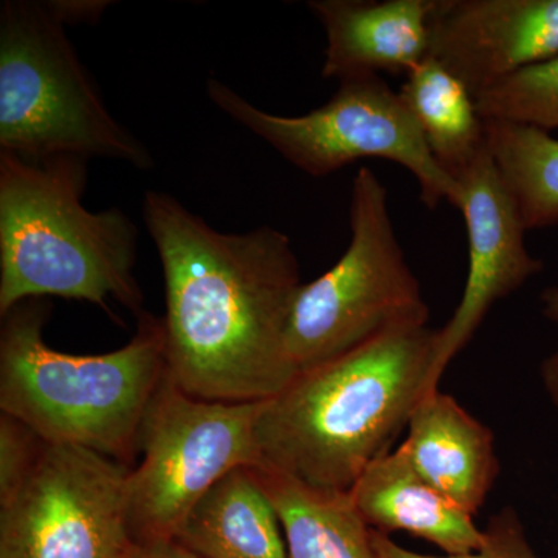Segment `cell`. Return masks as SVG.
<instances>
[{
  "instance_id": "obj_1",
  "label": "cell",
  "mask_w": 558,
  "mask_h": 558,
  "mask_svg": "<svg viewBox=\"0 0 558 558\" xmlns=\"http://www.w3.org/2000/svg\"><path fill=\"white\" fill-rule=\"evenodd\" d=\"M143 218L163 269L168 377L218 402H260L288 387L299 373L286 336L303 286L288 234L220 233L160 191L145 194Z\"/></svg>"
},
{
  "instance_id": "obj_2",
  "label": "cell",
  "mask_w": 558,
  "mask_h": 558,
  "mask_svg": "<svg viewBox=\"0 0 558 558\" xmlns=\"http://www.w3.org/2000/svg\"><path fill=\"white\" fill-rule=\"evenodd\" d=\"M439 329L392 326L360 347L301 371L260 400V465L301 483L349 492L371 462L388 453L429 391Z\"/></svg>"
},
{
  "instance_id": "obj_3",
  "label": "cell",
  "mask_w": 558,
  "mask_h": 558,
  "mask_svg": "<svg viewBox=\"0 0 558 558\" xmlns=\"http://www.w3.org/2000/svg\"><path fill=\"white\" fill-rule=\"evenodd\" d=\"M87 159L0 153V317L25 300L109 303L145 314L137 226L120 208L84 207Z\"/></svg>"
},
{
  "instance_id": "obj_4",
  "label": "cell",
  "mask_w": 558,
  "mask_h": 558,
  "mask_svg": "<svg viewBox=\"0 0 558 558\" xmlns=\"http://www.w3.org/2000/svg\"><path fill=\"white\" fill-rule=\"evenodd\" d=\"M49 301H22L2 315L0 410L46 440L130 468L140 429L167 376L163 319L140 315L134 337L100 355L54 351L44 339Z\"/></svg>"
},
{
  "instance_id": "obj_5",
  "label": "cell",
  "mask_w": 558,
  "mask_h": 558,
  "mask_svg": "<svg viewBox=\"0 0 558 558\" xmlns=\"http://www.w3.org/2000/svg\"><path fill=\"white\" fill-rule=\"evenodd\" d=\"M64 27L47 2L0 7V153L100 157L149 170V150L106 108Z\"/></svg>"
},
{
  "instance_id": "obj_6",
  "label": "cell",
  "mask_w": 558,
  "mask_h": 558,
  "mask_svg": "<svg viewBox=\"0 0 558 558\" xmlns=\"http://www.w3.org/2000/svg\"><path fill=\"white\" fill-rule=\"evenodd\" d=\"M351 241L325 275L301 286L290 314L286 352L296 373L360 347L392 326L428 322L429 310L407 263L376 172L352 180Z\"/></svg>"
},
{
  "instance_id": "obj_7",
  "label": "cell",
  "mask_w": 558,
  "mask_h": 558,
  "mask_svg": "<svg viewBox=\"0 0 558 558\" xmlns=\"http://www.w3.org/2000/svg\"><path fill=\"white\" fill-rule=\"evenodd\" d=\"M209 100L231 120L312 178H326L362 159L395 161L414 175L425 207L461 208V186L433 159L413 113L379 75L341 80L322 108L306 116L266 112L222 81H207Z\"/></svg>"
},
{
  "instance_id": "obj_8",
  "label": "cell",
  "mask_w": 558,
  "mask_h": 558,
  "mask_svg": "<svg viewBox=\"0 0 558 558\" xmlns=\"http://www.w3.org/2000/svg\"><path fill=\"white\" fill-rule=\"evenodd\" d=\"M260 402L186 395L165 376L140 429L142 462L126 480L134 542L171 539L194 506L231 470L258 468Z\"/></svg>"
},
{
  "instance_id": "obj_9",
  "label": "cell",
  "mask_w": 558,
  "mask_h": 558,
  "mask_svg": "<svg viewBox=\"0 0 558 558\" xmlns=\"http://www.w3.org/2000/svg\"><path fill=\"white\" fill-rule=\"evenodd\" d=\"M131 468L47 444L16 497L0 506V558H130Z\"/></svg>"
},
{
  "instance_id": "obj_10",
  "label": "cell",
  "mask_w": 558,
  "mask_h": 558,
  "mask_svg": "<svg viewBox=\"0 0 558 558\" xmlns=\"http://www.w3.org/2000/svg\"><path fill=\"white\" fill-rule=\"evenodd\" d=\"M458 185L462 193L459 211L468 229L469 271L457 310L439 329L429 391L439 389L447 366L472 341L488 311L543 270L542 260L524 244L526 227L487 146Z\"/></svg>"
},
{
  "instance_id": "obj_11",
  "label": "cell",
  "mask_w": 558,
  "mask_h": 558,
  "mask_svg": "<svg viewBox=\"0 0 558 558\" xmlns=\"http://www.w3.org/2000/svg\"><path fill=\"white\" fill-rule=\"evenodd\" d=\"M429 57L475 98L558 57V0H433Z\"/></svg>"
},
{
  "instance_id": "obj_12",
  "label": "cell",
  "mask_w": 558,
  "mask_h": 558,
  "mask_svg": "<svg viewBox=\"0 0 558 558\" xmlns=\"http://www.w3.org/2000/svg\"><path fill=\"white\" fill-rule=\"evenodd\" d=\"M326 33L323 78L407 75L429 57L433 0H312Z\"/></svg>"
},
{
  "instance_id": "obj_13",
  "label": "cell",
  "mask_w": 558,
  "mask_h": 558,
  "mask_svg": "<svg viewBox=\"0 0 558 558\" xmlns=\"http://www.w3.org/2000/svg\"><path fill=\"white\" fill-rule=\"evenodd\" d=\"M402 449L429 486L475 515L497 480L494 433L436 389L418 400Z\"/></svg>"
},
{
  "instance_id": "obj_14",
  "label": "cell",
  "mask_w": 558,
  "mask_h": 558,
  "mask_svg": "<svg viewBox=\"0 0 558 558\" xmlns=\"http://www.w3.org/2000/svg\"><path fill=\"white\" fill-rule=\"evenodd\" d=\"M349 492L374 531L409 532L447 556H465L486 545V532L473 515L429 486L402 447L371 462Z\"/></svg>"
},
{
  "instance_id": "obj_15",
  "label": "cell",
  "mask_w": 558,
  "mask_h": 558,
  "mask_svg": "<svg viewBox=\"0 0 558 558\" xmlns=\"http://www.w3.org/2000/svg\"><path fill=\"white\" fill-rule=\"evenodd\" d=\"M174 539L201 558H289L277 510L248 465L209 488Z\"/></svg>"
},
{
  "instance_id": "obj_16",
  "label": "cell",
  "mask_w": 558,
  "mask_h": 558,
  "mask_svg": "<svg viewBox=\"0 0 558 558\" xmlns=\"http://www.w3.org/2000/svg\"><path fill=\"white\" fill-rule=\"evenodd\" d=\"M255 470L281 521L289 558H380L374 529L351 492L310 486L263 465Z\"/></svg>"
},
{
  "instance_id": "obj_17",
  "label": "cell",
  "mask_w": 558,
  "mask_h": 558,
  "mask_svg": "<svg viewBox=\"0 0 558 558\" xmlns=\"http://www.w3.org/2000/svg\"><path fill=\"white\" fill-rule=\"evenodd\" d=\"M433 159L453 182L486 149V124L468 87L428 57L405 75L399 90Z\"/></svg>"
},
{
  "instance_id": "obj_18",
  "label": "cell",
  "mask_w": 558,
  "mask_h": 558,
  "mask_svg": "<svg viewBox=\"0 0 558 558\" xmlns=\"http://www.w3.org/2000/svg\"><path fill=\"white\" fill-rule=\"evenodd\" d=\"M488 154L526 230L558 223V140L550 132L484 120Z\"/></svg>"
},
{
  "instance_id": "obj_19",
  "label": "cell",
  "mask_w": 558,
  "mask_h": 558,
  "mask_svg": "<svg viewBox=\"0 0 558 558\" xmlns=\"http://www.w3.org/2000/svg\"><path fill=\"white\" fill-rule=\"evenodd\" d=\"M483 120L558 130V57L529 65L475 97Z\"/></svg>"
},
{
  "instance_id": "obj_20",
  "label": "cell",
  "mask_w": 558,
  "mask_h": 558,
  "mask_svg": "<svg viewBox=\"0 0 558 558\" xmlns=\"http://www.w3.org/2000/svg\"><path fill=\"white\" fill-rule=\"evenodd\" d=\"M47 442L20 418L0 416V506L16 497L27 483Z\"/></svg>"
},
{
  "instance_id": "obj_21",
  "label": "cell",
  "mask_w": 558,
  "mask_h": 558,
  "mask_svg": "<svg viewBox=\"0 0 558 558\" xmlns=\"http://www.w3.org/2000/svg\"><path fill=\"white\" fill-rule=\"evenodd\" d=\"M486 532V545L476 553L465 556L429 557L402 548L387 534L373 531L374 546L380 558H539L529 548L519 520L513 513L502 512L495 517Z\"/></svg>"
},
{
  "instance_id": "obj_22",
  "label": "cell",
  "mask_w": 558,
  "mask_h": 558,
  "mask_svg": "<svg viewBox=\"0 0 558 558\" xmlns=\"http://www.w3.org/2000/svg\"><path fill=\"white\" fill-rule=\"evenodd\" d=\"M51 13L62 22V24H80V22H95L101 16L102 11L109 5L108 2H47Z\"/></svg>"
},
{
  "instance_id": "obj_23",
  "label": "cell",
  "mask_w": 558,
  "mask_h": 558,
  "mask_svg": "<svg viewBox=\"0 0 558 558\" xmlns=\"http://www.w3.org/2000/svg\"><path fill=\"white\" fill-rule=\"evenodd\" d=\"M130 558H201L178 539H148L134 542Z\"/></svg>"
},
{
  "instance_id": "obj_24",
  "label": "cell",
  "mask_w": 558,
  "mask_h": 558,
  "mask_svg": "<svg viewBox=\"0 0 558 558\" xmlns=\"http://www.w3.org/2000/svg\"><path fill=\"white\" fill-rule=\"evenodd\" d=\"M542 380L550 400L558 407V349L543 362Z\"/></svg>"
},
{
  "instance_id": "obj_25",
  "label": "cell",
  "mask_w": 558,
  "mask_h": 558,
  "mask_svg": "<svg viewBox=\"0 0 558 558\" xmlns=\"http://www.w3.org/2000/svg\"><path fill=\"white\" fill-rule=\"evenodd\" d=\"M543 314L558 325V288L546 289L542 295Z\"/></svg>"
}]
</instances>
